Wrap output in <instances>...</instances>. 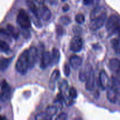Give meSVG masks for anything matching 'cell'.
I'll use <instances>...</instances> for the list:
<instances>
[{
	"label": "cell",
	"mask_w": 120,
	"mask_h": 120,
	"mask_svg": "<svg viewBox=\"0 0 120 120\" xmlns=\"http://www.w3.org/2000/svg\"><path fill=\"white\" fill-rule=\"evenodd\" d=\"M107 18V11L103 7H97L90 13L89 26L92 30H97L104 25Z\"/></svg>",
	"instance_id": "cell-1"
},
{
	"label": "cell",
	"mask_w": 120,
	"mask_h": 120,
	"mask_svg": "<svg viewBox=\"0 0 120 120\" xmlns=\"http://www.w3.org/2000/svg\"><path fill=\"white\" fill-rule=\"evenodd\" d=\"M28 51L25 50L19 55L15 64V69L16 71L21 75L26 74L29 67L28 62Z\"/></svg>",
	"instance_id": "cell-2"
},
{
	"label": "cell",
	"mask_w": 120,
	"mask_h": 120,
	"mask_svg": "<svg viewBox=\"0 0 120 120\" xmlns=\"http://www.w3.org/2000/svg\"><path fill=\"white\" fill-rule=\"evenodd\" d=\"M105 28L110 34L118 33L120 29V17L118 15H110L105 24Z\"/></svg>",
	"instance_id": "cell-3"
},
{
	"label": "cell",
	"mask_w": 120,
	"mask_h": 120,
	"mask_svg": "<svg viewBox=\"0 0 120 120\" xmlns=\"http://www.w3.org/2000/svg\"><path fill=\"white\" fill-rule=\"evenodd\" d=\"M17 23L23 29H28L31 27V22L29 15L24 9H20L16 18Z\"/></svg>",
	"instance_id": "cell-4"
},
{
	"label": "cell",
	"mask_w": 120,
	"mask_h": 120,
	"mask_svg": "<svg viewBox=\"0 0 120 120\" xmlns=\"http://www.w3.org/2000/svg\"><path fill=\"white\" fill-rule=\"evenodd\" d=\"M1 101L2 102H7L10 100L11 88L5 80L1 82Z\"/></svg>",
	"instance_id": "cell-5"
},
{
	"label": "cell",
	"mask_w": 120,
	"mask_h": 120,
	"mask_svg": "<svg viewBox=\"0 0 120 120\" xmlns=\"http://www.w3.org/2000/svg\"><path fill=\"white\" fill-rule=\"evenodd\" d=\"M86 73V88L87 91H92L94 87V72L91 66L89 65Z\"/></svg>",
	"instance_id": "cell-6"
},
{
	"label": "cell",
	"mask_w": 120,
	"mask_h": 120,
	"mask_svg": "<svg viewBox=\"0 0 120 120\" xmlns=\"http://www.w3.org/2000/svg\"><path fill=\"white\" fill-rule=\"evenodd\" d=\"M26 4L27 6L29 8V10L30 11L31 13L34 15V18H32L33 21L35 20V19H36V24L35 25L36 27H40V26H41L39 20V15L38 9L35 4L32 0H26Z\"/></svg>",
	"instance_id": "cell-7"
},
{
	"label": "cell",
	"mask_w": 120,
	"mask_h": 120,
	"mask_svg": "<svg viewBox=\"0 0 120 120\" xmlns=\"http://www.w3.org/2000/svg\"><path fill=\"white\" fill-rule=\"evenodd\" d=\"M28 62H29V69H32L34 67L36 61H37L38 55V52L36 47H31L28 49Z\"/></svg>",
	"instance_id": "cell-8"
},
{
	"label": "cell",
	"mask_w": 120,
	"mask_h": 120,
	"mask_svg": "<svg viewBox=\"0 0 120 120\" xmlns=\"http://www.w3.org/2000/svg\"><path fill=\"white\" fill-rule=\"evenodd\" d=\"M83 44V39L79 36H75L70 41V48L73 52H77L82 50Z\"/></svg>",
	"instance_id": "cell-9"
},
{
	"label": "cell",
	"mask_w": 120,
	"mask_h": 120,
	"mask_svg": "<svg viewBox=\"0 0 120 120\" xmlns=\"http://www.w3.org/2000/svg\"><path fill=\"white\" fill-rule=\"evenodd\" d=\"M109 67L112 72L120 78V61L117 58H112L109 64Z\"/></svg>",
	"instance_id": "cell-10"
},
{
	"label": "cell",
	"mask_w": 120,
	"mask_h": 120,
	"mask_svg": "<svg viewBox=\"0 0 120 120\" xmlns=\"http://www.w3.org/2000/svg\"><path fill=\"white\" fill-rule=\"evenodd\" d=\"M110 80V79H109L106 72L104 70L101 71L99 74V83L103 89L108 88L109 87Z\"/></svg>",
	"instance_id": "cell-11"
},
{
	"label": "cell",
	"mask_w": 120,
	"mask_h": 120,
	"mask_svg": "<svg viewBox=\"0 0 120 120\" xmlns=\"http://www.w3.org/2000/svg\"><path fill=\"white\" fill-rule=\"evenodd\" d=\"M51 61V55L48 51H45L42 54L40 62V67L42 69H45L48 67L49 65H50Z\"/></svg>",
	"instance_id": "cell-12"
},
{
	"label": "cell",
	"mask_w": 120,
	"mask_h": 120,
	"mask_svg": "<svg viewBox=\"0 0 120 120\" xmlns=\"http://www.w3.org/2000/svg\"><path fill=\"white\" fill-rule=\"evenodd\" d=\"M38 11L39 17L44 21H48L51 17V12L49 8L46 6L40 7Z\"/></svg>",
	"instance_id": "cell-13"
},
{
	"label": "cell",
	"mask_w": 120,
	"mask_h": 120,
	"mask_svg": "<svg viewBox=\"0 0 120 120\" xmlns=\"http://www.w3.org/2000/svg\"><path fill=\"white\" fill-rule=\"evenodd\" d=\"M109 87L112 88L118 95H120V80L118 78L112 76L110 78Z\"/></svg>",
	"instance_id": "cell-14"
},
{
	"label": "cell",
	"mask_w": 120,
	"mask_h": 120,
	"mask_svg": "<svg viewBox=\"0 0 120 120\" xmlns=\"http://www.w3.org/2000/svg\"><path fill=\"white\" fill-rule=\"evenodd\" d=\"M69 62L74 69H77L82 65V59L77 55H73L69 59Z\"/></svg>",
	"instance_id": "cell-15"
},
{
	"label": "cell",
	"mask_w": 120,
	"mask_h": 120,
	"mask_svg": "<svg viewBox=\"0 0 120 120\" xmlns=\"http://www.w3.org/2000/svg\"><path fill=\"white\" fill-rule=\"evenodd\" d=\"M60 58L59 51L56 48H53L52 49V52L51 55V61H50V65H55L59 62Z\"/></svg>",
	"instance_id": "cell-16"
},
{
	"label": "cell",
	"mask_w": 120,
	"mask_h": 120,
	"mask_svg": "<svg viewBox=\"0 0 120 120\" xmlns=\"http://www.w3.org/2000/svg\"><path fill=\"white\" fill-rule=\"evenodd\" d=\"M60 76V71L58 69H55L53 71L51 76H50V81H49V86L50 89H53L55 86V82Z\"/></svg>",
	"instance_id": "cell-17"
},
{
	"label": "cell",
	"mask_w": 120,
	"mask_h": 120,
	"mask_svg": "<svg viewBox=\"0 0 120 120\" xmlns=\"http://www.w3.org/2000/svg\"><path fill=\"white\" fill-rule=\"evenodd\" d=\"M117 95L118 94L112 88H110V87H108L107 91V96L110 102H112V103H115L117 101Z\"/></svg>",
	"instance_id": "cell-18"
},
{
	"label": "cell",
	"mask_w": 120,
	"mask_h": 120,
	"mask_svg": "<svg viewBox=\"0 0 120 120\" xmlns=\"http://www.w3.org/2000/svg\"><path fill=\"white\" fill-rule=\"evenodd\" d=\"M7 29L10 36H12L15 39L18 38L19 35V31L18 29L15 28L14 26L11 24H8L7 26Z\"/></svg>",
	"instance_id": "cell-19"
},
{
	"label": "cell",
	"mask_w": 120,
	"mask_h": 120,
	"mask_svg": "<svg viewBox=\"0 0 120 120\" xmlns=\"http://www.w3.org/2000/svg\"><path fill=\"white\" fill-rule=\"evenodd\" d=\"M13 58H2L1 60V71L6 70L9 67V64L11 63L12 61Z\"/></svg>",
	"instance_id": "cell-20"
},
{
	"label": "cell",
	"mask_w": 120,
	"mask_h": 120,
	"mask_svg": "<svg viewBox=\"0 0 120 120\" xmlns=\"http://www.w3.org/2000/svg\"><path fill=\"white\" fill-rule=\"evenodd\" d=\"M112 47L117 54H120V38H114L111 41Z\"/></svg>",
	"instance_id": "cell-21"
},
{
	"label": "cell",
	"mask_w": 120,
	"mask_h": 120,
	"mask_svg": "<svg viewBox=\"0 0 120 120\" xmlns=\"http://www.w3.org/2000/svg\"><path fill=\"white\" fill-rule=\"evenodd\" d=\"M35 120H52V117L48 115L46 112H42L36 114Z\"/></svg>",
	"instance_id": "cell-22"
},
{
	"label": "cell",
	"mask_w": 120,
	"mask_h": 120,
	"mask_svg": "<svg viewBox=\"0 0 120 120\" xmlns=\"http://www.w3.org/2000/svg\"><path fill=\"white\" fill-rule=\"evenodd\" d=\"M46 112L49 116L52 117L53 116L56 115V113H57V107L54 105H49L47 107Z\"/></svg>",
	"instance_id": "cell-23"
},
{
	"label": "cell",
	"mask_w": 120,
	"mask_h": 120,
	"mask_svg": "<svg viewBox=\"0 0 120 120\" xmlns=\"http://www.w3.org/2000/svg\"><path fill=\"white\" fill-rule=\"evenodd\" d=\"M0 48L1 51L3 52H7L9 50V46L5 41L3 40L0 41Z\"/></svg>",
	"instance_id": "cell-24"
},
{
	"label": "cell",
	"mask_w": 120,
	"mask_h": 120,
	"mask_svg": "<svg viewBox=\"0 0 120 120\" xmlns=\"http://www.w3.org/2000/svg\"><path fill=\"white\" fill-rule=\"evenodd\" d=\"M75 20L78 24H83L85 21V17L82 14H77L75 16Z\"/></svg>",
	"instance_id": "cell-25"
},
{
	"label": "cell",
	"mask_w": 120,
	"mask_h": 120,
	"mask_svg": "<svg viewBox=\"0 0 120 120\" xmlns=\"http://www.w3.org/2000/svg\"><path fill=\"white\" fill-rule=\"evenodd\" d=\"M69 95L70 98L71 99L76 98L77 96V92L76 88H75L74 87H71V88H70V89H69Z\"/></svg>",
	"instance_id": "cell-26"
},
{
	"label": "cell",
	"mask_w": 120,
	"mask_h": 120,
	"mask_svg": "<svg viewBox=\"0 0 120 120\" xmlns=\"http://www.w3.org/2000/svg\"><path fill=\"white\" fill-rule=\"evenodd\" d=\"M100 0H84L83 3L85 5H97Z\"/></svg>",
	"instance_id": "cell-27"
},
{
	"label": "cell",
	"mask_w": 120,
	"mask_h": 120,
	"mask_svg": "<svg viewBox=\"0 0 120 120\" xmlns=\"http://www.w3.org/2000/svg\"><path fill=\"white\" fill-rule=\"evenodd\" d=\"M60 21H61L63 24L64 25H68L71 22V20L70 18L68 16H63L60 18Z\"/></svg>",
	"instance_id": "cell-28"
},
{
	"label": "cell",
	"mask_w": 120,
	"mask_h": 120,
	"mask_svg": "<svg viewBox=\"0 0 120 120\" xmlns=\"http://www.w3.org/2000/svg\"><path fill=\"white\" fill-rule=\"evenodd\" d=\"M67 119H68V114L66 113L62 112L56 116L55 120H67Z\"/></svg>",
	"instance_id": "cell-29"
},
{
	"label": "cell",
	"mask_w": 120,
	"mask_h": 120,
	"mask_svg": "<svg viewBox=\"0 0 120 120\" xmlns=\"http://www.w3.org/2000/svg\"><path fill=\"white\" fill-rule=\"evenodd\" d=\"M79 80L82 82H84L86 81L87 78V73L86 72L84 71H81L79 72Z\"/></svg>",
	"instance_id": "cell-30"
},
{
	"label": "cell",
	"mask_w": 120,
	"mask_h": 120,
	"mask_svg": "<svg viewBox=\"0 0 120 120\" xmlns=\"http://www.w3.org/2000/svg\"><path fill=\"white\" fill-rule=\"evenodd\" d=\"M63 72H64V75L66 76H69L70 74V68L69 65L65 64L64 66V68H63Z\"/></svg>",
	"instance_id": "cell-31"
},
{
	"label": "cell",
	"mask_w": 120,
	"mask_h": 120,
	"mask_svg": "<svg viewBox=\"0 0 120 120\" xmlns=\"http://www.w3.org/2000/svg\"><path fill=\"white\" fill-rule=\"evenodd\" d=\"M56 31L58 35H62L63 34V29L62 27L60 25H57V28H56Z\"/></svg>",
	"instance_id": "cell-32"
},
{
	"label": "cell",
	"mask_w": 120,
	"mask_h": 120,
	"mask_svg": "<svg viewBox=\"0 0 120 120\" xmlns=\"http://www.w3.org/2000/svg\"><path fill=\"white\" fill-rule=\"evenodd\" d=\"M62 9H63V11H67L69 10V6L68 5V4H66L65 5L63 6V8H62Z\"/></svg>",
	"instance_id": "cell-33"
},
{
	"label": "cell",
	"mask_w": 120,
	"mask_h": 120,
	"mask_svg": "<svg viewBox=\"0 0 120 120\" xmlns=\"http://www.w3.org/2000/svg\"><path fill=\"white\" fill-rule=\"evenodd\" d=\"M35 1L37 2L38 4H43L45 0H35Z\"/></svg>",
	"instance_id": "cell-34"
},
{
	"label": "cell",
	"mask_w": 120,
	"mask_h": 120,
	"mask_svg": "<svg viewBox=\"0 0 120 120\" xmlns=\"http://www.w3.org/2000/svg\"><path fill=\"white\" fill-rule=\"evenodd\" d=\"M1 120H8L7 118H6L5 116H1Z\"/></svg>",
	"instance_id": "cell-35"
},
{
	"label": "cell",
	"mask_w": 120,
	"mask_h": 120,
	"mask_svg": "<svg viewBox=\"0 0 120 120\" xmlns=\"http://www.w3.org/2000/svg\"><path fill=\"white\" fill-rule=\"evenodd\" d=\"M81 120L80 118H77L75 119V120Z\"/></svg>",
	"instance_id": "cell-36"
},
{
	"label": "cell",
	"mask_w": 120,
	"mask_h": 120,
	"mask_svg": "<svg viewBox=\"0 0 120 120\" xmlns=\"http://www.w3.org/2000/svg\"><path fill=\"white\" fill-rule=\"evenodd\" d=\"M118 35H119L120 37V29L119 30V31L118 32Z\"/></svg>",
	"instance_id": "cell-37"
},
{
	"label": "cell",
	"mask_w": 120,
	"mask_h": 120,
	"mask_svg": "<svg viewBox=\"0 0 120 120\" xmlns=\"http://www.w3.org/2000/svg\"><path fill=\"white\" fill-rule=\"evenodd\" d=\"M62 1H65L66 0H62Z\"/></svg>",
	"instance_id": "cell-38"
}]
</instances>
